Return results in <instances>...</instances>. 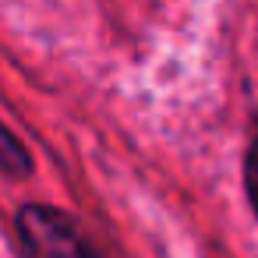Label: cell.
Segmentation results:
<instances>
[{"mask_svg": "<svg viewBox=\"0 0 258 258\" xmlns=\"http://www.w3.org/2000/svg\"><path fill=\"white\" fill-rule=\"evenodd\" d=\"M18 233L29 258H103L75 219L46 205H25L18 212Z\"/></svg>", "mask_w": 258, "mask_h": 258, "instance_id": "obj_1", "label": "cell"}, {"mask_svg": "<svg viewBox=\"0 0 258 258\" xmlns=\"http://www.w3.org/2000/svg\"><path fill=\"white\" fill-rule=\"evenodd\" d=\"M247 198H251V209L258 216V127H254V138H251V149H247Z\"/></svg>", "mask_w": 258, "mask_h": 258, "instance_id": "obj_2", "label": "cell"}]
</instances>
